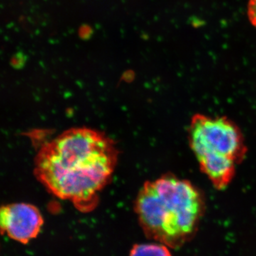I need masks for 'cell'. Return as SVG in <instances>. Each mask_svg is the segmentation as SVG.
I'll return each mask as SVG.
<instances>
[{"label": "cell", "mask_w": 256, "mask_h": 256, "mask_svg": "<svg viewBox=\"0 0 256 256\" xmlns=\"http://www.w3.org/2000/svg\"><path fill=\"white\" fill-rule=\"evenodd\" d=\"M136 210L149 238L178 248L196 233L204 202L190 182L166 174L144 183L136 200Z\"/></svg>", "instance_id": "7a4b0ae2"}, {"label": "cell", "mask_w": 256, "mask_h": 256, "mask_svg": "<svg viewBox=\"0 0 256 256\" xmlns=\"http://www.w3.org/2000/svg\"><path fill=\"white\" fill-rule=\"evenodd\" d=\"M130 256H172L164 244H142L134 246Z\"/></svg>", "instance_id": "5b68a950"}, {"label": "cell", "mask_w": 256, "mask_h": 256, "mask_svg": "<svg viewBox=\"0 0 256 256\" xmlns=\"http://www.w3.org/2000/svg\"><path fill=\"white\" fill-rule=\"evenodd\" d=\"M188 140L202 171L216 188H226L236 165L246 154L238 126L226 118L195 114L188 129Z\"/></svg>", "instance_id": "3957f363"}, {"label": "cell", "mask_w": 256, "mask_h": 256, "mask_svg": "<svg viewBox=\"0 0 256 256\" xmlns=\"http://www.w3.org/2000/svg\"><path fill=\"white\" fill-rule=\"evenodd\" d=\"M118 158L116 143L104 133L72 128L42 146L35 158L34 174L56 196L88 212L97 205Z\"/></svg>", "instance_id": "6da1fadb"}, {"label": "cell", "mask_w": 256, "mask_h": 256, "mask_svg": "<svg viewBox=\"0 0 256 256\" xmlns=\"http://www.w3.org/2000/svg\"><path fill=\"white\" fill-rule=\"evenodd\" d=\"M248 16L250 22L256 28V0H250L248 6Z\"/></svg>", "instance_id": "8992f818"}, {"label": "cell", "mask_w": 256, "mask_h": 256, "mask_svg": "<svg viewBox=\"0 0 256 256\" xmlns=\"http://www.w3.org/2000/svg\"><path fill=\"white\" fill-rule=\"evenodd\" d=\"M44 224L40 210L26 203H14L2 207L0 225L10 238L26 244L36 238Z\"/></svg>", "instance_id": "277c9868"}]
</instances>
